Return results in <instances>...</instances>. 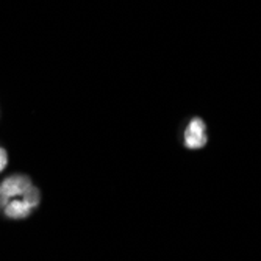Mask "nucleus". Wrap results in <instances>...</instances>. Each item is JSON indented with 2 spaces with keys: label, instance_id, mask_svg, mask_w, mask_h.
I'll return each instance as SVG.
<instances>
[{
  "label": "nucleus",
  "instance_id": "nucleus-3",
  "mask_svg": "<svg viewBox=\"0 0 261 261\" xmlns=\"http://www.w3.org/2000/svg\"><path fill=\"white\" fill-rule=\"evenodd\" d=\"M8 164V153L4 147H0V172H4Z\"/></svg>",
  "mask_w": 261,
  "mask_h": 261
},
{
  "label": "nucleus",
  "instance_id": "nucleus-2",
  "mask_svg": "<svg viewBox=\"0 0 261 261\" xmlns=\"http://www.w3.org/2000/svg\"><path fill=\"white\" fill-rule=\"evenodd\" d=\"M208 142V135H206V124L200 117H193L189 124L185 128L183 133V144L189 150H199L203 149Z\"/></svg>",
  "mask_w": 261,
  "mask_h": 261
},
{
  "label": "nucleus",
  "instance_id": "nucleus-1",
  "mask_svg": "<svg viewBox=\"0 0 261 261\" xmlns=\"http://www.w3.org/2000/svg\"><path fill=\"white\" fill-rule=\"evenodd\" d=\"M41 203V193L32 178L14 174L0 181V211L8 219H27Z\"/></svg>",
  "mask_w": 261,
  "mask_h": 261
}]
</instances>
